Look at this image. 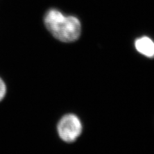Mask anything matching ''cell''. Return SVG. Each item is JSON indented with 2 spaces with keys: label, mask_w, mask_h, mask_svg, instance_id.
Listing matches in <instances>:
<instances>
[{
  "label": "cell",
  "mask_w": 154,
  "mask_h": 154,
  "mask_svg": "<svg viewBox=\"0 0 154 154\" xmlns=\"http://www.w3.org/2000/svg\"><path fill=\"white\" fill-rule=\"evenodd\" d=\"M46 28L56 39L62 42H73L78 39L81 33V25L73 16H64L59 11L48 10L44 16Z\"/></svg>",
  "instance_id": "obj_1"
},
{
  "label": "cell",
  "mask_w": 154,
  "mask_h": 154,
  "mask_svg": "<svg viewBox=\"0 0 154 154\" xmlns=\"http://www.w3.org/2000/svg\"><path fill=\"white\" fill-rule=\"evenodd\" d=\"M57 132L59 136L66 143L75 141L82 132V124L78 117L74 114H67L58 122Z\"/></svg>",
  "instance_id": "obj_2"
},
{
  "label": "cell",
  "mask_w": 154,
  "mask_h": 154,
  "mask_svg": "<svg viewBox=\"0 0 154 154\" xmlns=\"http://www.w3.org/2000/svg\"><path fill=\"white\" fill-rule=\"evenodd\" d=\"M137 50L148 57H154V42L150 38L143 37L139 38L135 43Z\"/></svg>",
  "instance_id": "obj_3"
},
{
  "label": "cell",
  "mask_w": 154,
  "mask_h": 154,
  "mask_svg": "<svg viewBox=\"0 0 154 154\" xmlns=\"http://www.w3.org/2000/svg\"><path fill=\"white\" fill-rule=\"evenodd\" d=\"M7 91V84L2 76H0V102L5 98Z\"/></svg>",
  "instance_id": "obj_4"
}]
</instances>
